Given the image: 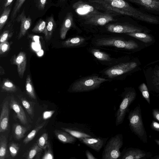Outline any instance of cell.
<instances>
[{
	"label": "cell",
	"instance_id": "6da1fadb",
	"mask_svg": "<svg viewBox=\"0 0 159 159\" xmlns=\"http://www.w3.org/2000/svg\"><path fill=\"white\" fill-rule=\"evenodd\" d=\"M96 6L106 11L131 16L137 20L152 24L154 16L144 13L131 6L124 0H89Z\"/></svg>",
	"mask_w": 159,
	"mask_h": 159
},
{
	"label": "cell",
	"instance_id": "7a4b0ae2",
	"mask_svg": "<svg viewBox=\"0 0 159 159\" xmlns=\"http://www.w3.org/2000/svg\"><path fill=\"white\" fill-rule=\"evenodd\" d=\"M129 125L131 131L144 143L147 142V136L142 119L141 109L138 105L129 113Z\"/></svg>",
	"mask_w": 159,
	"mask_h": 159
},
{
	"label": "cell",
	"instance_id": "3957f363",
	"mask_svg": "<svg viewBox=\"0 0 159 159\" xmlns=\"http://www.w3.org/2000/svg\"><path fill=\"white\" fill-rule=\"evenodd\" d=\"M107 80L98 76H92L82 79L75 82L69 90L71 92H85L98 88L101 84Z\"/></svg>",
	"mask_w": 159,
	"mask_h": 159
},
{
	"label": "cell",
	"instance_id": "277c9868",
	"mask_svg": "<svg viewBox=\"0 0 159 159\" xmlns=\"http://www.w3.org/2000/svg\"><path fill=\"white\" fill-rule=\"evenodd\" d=\"M123 137L118 134L112 137L105 146L102 153V159H116L121 156L120 149L123 145Z\"/></svg>",
	"mask_w": 159,
	"mask_h": 159
},
{
	"label": "cell",
	"instance_id": "5b68a950",
	"mask_svg": "<svg viewBox=\"0 0 159 159\" xmlns=\"http://www.w3.org/2000/svg\"><path fill=\"white\" fill-rule=\"evenodd\" d=\"M136 95L135 92L133 90L127 91L122 95L121 102L116 114V126L123 122L129 107L135 100Z\"/></svg>",
	"mask_w": 159,
	"mask_h": 159
},
{
	"label": "cell",
	"instance_id": "8992f818",
	"mask_svg": "<svg viewBox=\"0 0 159 159\" xmlns=\"http://www.w3.org/2000/svg\"><path fill=\"white\" fill-rule=\"evenodd\" d=\"M96 43L98 46H111L129 50L138 47L137 43L133 41H125L114 38L102 39L98 40Z\"/></svg>",
	"mask_w": 159,
	"mask_h": 159
},
{
	"label": "cell",
	"instance_id": "52a82bcc",
	"mask_svg": "<svg viewBox=\"0 0 159 159\" xmlns=\"http://www.w3.org/2000/svg\"><path fill=\"white\" fill-rule=\"evenodd\" d=\"M72 7L78 15L85 20L101 12L92 6L81 0L73 4Z\"/></svg>",
	"mask_w": 159,
	"mask_h": 159
},
{
	"label": "cell",
	"instance_id": "ba28073f",
	"mask_svg": "<svg viewBox=\"0 0 159 159\" xmlns=\"http://www.w3.org/2000/svg\"><path fill=\"white\" fill-rule=\"evenodd\" d=\"M137 65V63L134 62L122 63L107 70L105 74L109 78H112L131 71Z\"/></svg>",
	"mask_w": 159,
	"mask_h": 159
},
{
	"label": "cell",
	"instance_id": "9c48e42d",
	"mask_svg": "<svg viewBox=\"0 0 159 159\" xmlns=\"http://www.w3.org/2000/svg\"><path fill=\"white\" fill-rule=\"evenodd\" d=\"M1 108L0 132L1 133L7 130L8 128L10 107L8 97L3 100Z\"/></svg>",
	"mask_w": 159,
	"mask_h": 159
},
{
	"label": "cell",
	"instance_id": "30bf717a",
	"mask_svg": "<svg viewBox=\"0 0 159 159\" xmlns=\"http://www.w3.org/2000/svg\"><path fill=\"white\" fill-rule=\"evenodd\" d=\"M9 105L10 108L14 111L16 117L20 122L24 125H27L28 122L25 113L21 105L13 95L10 97Z\"/></svg>",
	"mask_w": 159,
	"mask_h": 159
},
{
	"label": "cell",
	"instance_id": "8fae6325",
	"mask_svg": "<svg viewBox=\"0 0 159 159\" xmlns=\"http://www.w3.org/2000/svg\"><path fill=\"white\" fill-rule=\"evenodd\" d=\"M115 20L111 14L100 12L85 20L84 23L86 24L103 26L110 22Z\"/></svg>",
	"mask_w": 159,
	"mask_h": 159
},
{
	"label": "cell",
	"instance_id": "7c38bea8",
	"mask_svg": "<svg viewBox=\"0 0 159 159\" xmlns=\"http://www.w3.org/2000/svg\"><path fill=\"white\" fill-rule=\"evenodd\" d=\"M107 30L116 33H131L141 32L143 31L142 28L129 25L111 24L107 27Z\"/></svg>",
	"mask_w": 159,
	"mask_h": 159
},
{
	"label": "cell",
	"instance_id": "4fadbf2b",
	"mask_svg": "<svg viewBox=\"0 0 159 159\" xmlns=\"http://www.w3.org/2000/svg\"><path fill=\"white\" fill-rule=\"evenodd\" d=\"M107 139L94 137L82 138L78 139V140L82 143L98 152L105 144Z\"/></svg>",
	"mask_w": 159,
	"mask_h": 159
},
{
	"label": "cell",
	"instance_id": "5bb4252c",
	"mask_svg": "<svg viewBox=\"0 0 159 159\" xmlns=\"http://www.w3.org/2000/svg\"><path fill=\"white\" fill-rule=\"evenodd\" d=\"M16 20L17 22L20 23V30L18 37V39H19L26 34L30 28L32 20L29 16L26 17L24 9L21 13L17 17Z\"/></svg>",
	"mask_w": 159,
	"mask_h": 159
},
{
	"label": "cell",
	"instance_id": "9a60e30c",
	"mask_svg": "<svg viewBox=\"0 0 159 159\" xmlns=\"http://www.w3.org/2000/svg\"><path fill=\"white\" fill-rule=\"evenodd\" d=\"M13 63L17 66L18 75L20 78H22L26 66L27 58L25 53L21 52L16 56H14Z\"/></svg>",
	"mask_w": 159,
	"mask_h": 159
},
{
	"label": "cell",
	"instance_id": "2e32d148",
	"mask_svg": "<svg viewBox=\"0 0 159 159\" xmlns=\"http://www.w3.org/2000/svg\"><path fill=\"white\" fill-rule=\"evenodd\" d=\"M150 154L138 148H129L127 149L122 155V159H139L149 158Z\"/></svg>",
	"mask_w": 159,
	"mask_h": 159
},
{
	"label": "cell",
	"instance_id": "e0dca14e",
	"mask_svg": "<svg viewBox=\"0 0 159 159\" xmlns=\"http://www.w3.org/2000/svg\"><path fill=\"white\" fill-rule=\"evenodd\" d=\"M143 7L148 11L159 12V0H127Z\"/></svg>",
	"mask_w": 159,
	"mask_h": 159
},
{
	"label": "cell",
	"instance_id": "ac0fdd59",
	"mask_svg": "<svg viewBox=\"0 0 159 159\" xmlns=\"http://www.w3.org/2000/svg\"><path fill=\"white\" fill-rule=\"evenodd\" d=\"M73 24V15L71 12L66 14L61 26L60 30V37L63 39L66 38V34Z\"/></svg>",
	"mask_w": 159,
	"mask_h": 159
},
{
	"label": "cell",
	"instance_id": "d6986e66",
	"mask_svg": "<svg viewBox=\"0 0 159 159\" xmlns=\"http://www.w3.org/2000/svg\"><path fill=\"white\" fill-rule=\"evenodd\" d=\"M62 130L67 132L78 139L82 138L94 137L90 132H86L83 129L77 127H61Z\"/></svg>",
	"mask_w": 159,
	"mask_h": 159
},
{
	"label": "cell",
	"instance_id": "ffe728a7",
	"mask_svg": "<svg viewBox=\"0 0 159 159\" xmlns=\"http://www.w3.org/2000/svg\"><path fill=\"white\" fill-rule=\"evenodd\" d=\"M54 133L56 138L63 143L74 144L77 141L76 138L63 130L55 129Z\"/></svg>",
	"mask_w": 159,
	"mask_h": 159
},
{
	"label": "cell",
	"instance_id": "44dd1931",
	"mask_svg": "<svg viewBox=\"0 0 159 159\" xmlns=\"http://www.w3.org/2000/svg\"><path fill=\"white\" fill-rule=\"evenodd\" d=\"M29 128L18 123H14L12 126V133L15 139L20 140L24 138Z\"/></svg>",
	"mask_w": 159,
	"mask_h": 159
},
{
	"label": "cell",
	"instance_id": "7402d4cb",
	"mask_svg": "<svg viewBox=\"0 0 159 159\" xmlns=\"http://www.w3.org/2000/svg\"><path fill=\"white\" fill-rule=\"evenodd\" d=\"M46 26L43 33L45 39L48 41L51 38L53 32L55 29L56 23L53 16L49 17L46 20Z\"/></svg>",
	"mask_w": 159,
	"mask_h": 159
},
{
	"label": "cell",
	"instance_id": "603a6c76",
	"mask_svg": "<svg viewBox=\"0 0 159 159\" xmlns=\"http://www.w3.org/2000/svg\"><path fill=\"white\" fill-rule=\"evenodd\" d=\"M10 158L7 147V139L6 136L1 135L0 136V159Z\"/></svg>",
	"mask_w": 159,
	"mask_h": 159
},
{
	"label": "cell",
	"instance_id": "cb8c5ba5",
	"mask_svg": "<svg viewBox=\"0 0 159 159\" xmlns=\"http://www.w3.org/2000/svg\"><path fill=\"white\" fill-rule=\"evenodd\" d=\"M18 97L30 117L33 118L34 115V106L35 103L29 101L21 95H18Z\"/></svg>",
	"mask_w": 159,
	"mask_h": 159
},
{
	"label": "cell",
	"instance_id": "d4e9b609",
	"mask_svg": "<svg viewBox=\"0 0 159 159\" xmlns=\"http://www.w3.org/2000/svg\"><path fill=\"white\" fill-rule=\"evenodd\" d=\"M84 39L81 37H75L69 38L62 43L63 47H70L80 45L84 43Z\"/></svg>",
	"mask_w": 159,
	"mask_h": 159
},
{
	"label": "cell",
	"instance_id": "484cf974",
	"mask_svg": "<svg viewBox=\"0 0 159 159\" xmlns=\"http://www.w3.org/2000/svg\"><path fill=\"white\" fill-rule=\"evenodd\" d=\"M43 149L38 145L36 143L24 154L22 157L27 159H32L39 153L42 152Z\"/></svg>",
	"mask_w": 159,
	"mask_h": 159
},
{
	"label": "cell",
	"instance_id": "4316f807",
	"mask_svg": "<svg viewBox=\"0 0 159 159\" xmlns=\"http://www.w3.org/2000/svg\"><path fill=\"white\" fill-rule=\"evenodd\" d=\"M1 89L2 92L12 93L16 92L17 88L11 80L6 79L3 81L1 84Z\"/></svg>",
	"mask_w": 159,
	"mask_h": 159
},
{
	"label": "cell",
	"instance_id": "83f0119b",
	"mask_svg": "<svg viewBox=\"0 0 159 159\" xmlns=\"http://www.w3.org/2000/svg\"><path fill=\"white\" fill-rule=\"evenodd\" d=\"M46 121H44L41 124L37 125L23 140V143L26 144L33 140L39 131L46 125Z\"/></svg>",
	"mask_w": 159,
	"mask_h": 159
},
{
	"label": "cell",
	"instance_id": "f1b7e54d",
	"mask_svg": "<svg viewBox=\"0 0 159 159\" xmlns=\"http://www.w3.org/2000/svg\"><path fill=\"white\" fill-rule=\"evenodd\" d=\"M25 89L27 94L33 99H36V96L30 75H27L25 82Z\"/></svg>",
	"mask_w": 159,
	"mask_h": 159
},
{
	"label": "cell",
	"instance_id": "f546056e",
	"mask_svg": "<svg viewBox=\"0 0 159 159\" xmlns=\"http://www.w3.org/2000/svg\"><path fill=\"white\" fill-rule=\"evenodd\" d=\"M126 34L146 43L151 42L152 40V37L150 35L144 33L134 32Z\"/></svg>",
	"mask_w": 159,
	"mask_h": 159
},
{
	"label": "cell",
	"instance_id": "4dcf8cb0",
	"mask_svg": "<svg viewBox=\"0 0 159 159\" xmlns=\"http://www.w3.org/2000/svg\"><path fill=\"white\" fill-rule=\"evenodd\" d=\"M20 144L12 142L8 145V150L10 157L11 158H15L18 154L20 149Z\"/></svg>",
	"mask_w": 159,
	"mask_h": 159
},
{
	"label": "cell",
	"instance_id": "1f68e13d",
	"mask_svg": "<svg viewBox=\"0 0 159 159\" xmlns=\"http://www.w3.org/2000/svg\"><path fill=\"white\" fill-rule=\"evenodd\" d=\"M11 11V7L9 6L5 7L0 17V30H1L6 24Z\"/></svg>",
	"mask_w": 159,
	"mask_h": 159
},
{
	"label": "cell",
	"instance_id": "d6a6232c",
	"mask_svg": "<svg viewBox=\"0 0 159 159\" xmlns=\"http://www.w3.org/2000/svg\"><path fill=\"white\" fill-rule=\"evenodd\" d=\"M91 52L94 56L100 60L109 61L111 60V58L108 54L98 50L93 49Z\"/></svg>",
	"mask_w": 159,
	"mask_h": 159
},
{
	"label": "cell",
	"instance_id": "836d02e7",
	"mask_svg": "<svg viewBox=\"0 0 159 159\" xmlns=\"http://www.w3.org/2000/svg\"><path fill=\"white\" fill-rule=\"evenodd\" d=\"M48 134L47 133L43 134L36 141L38 145L43 149L45 150L47 147L48 141Z\"/></svg>",
	"mask_w": 159,
	"mask_h": 159
},
{
	"label": "cell",
	"instance_id": "e575fe53",
	"mask_svg": "<svg viewBox=\"0 0 159 159\" xmlns=\"http://www.w3.org/2000/svg\"><path fill=\"white\" fill-rule=\"evenodd\" d=\"M46 21L41 19L38 22L32 31L35 33H43L46 27Z\"/></svg>",
	"mask_w": 159,
	"mask_h": 159
},
{
	"label": "cell",
	"instance_id": "d590c367",
	"mask_svg": "<svg viewBox=\"0 0 159 159\" xmlns=\"http://www.w3.org/2000/svg\"><path fill=\"white\" fill-rule=\"evenodd\" d=\"M26 0H16L11 15V19L13 21Z\"/></svg>",
	"mask_w": 159,
	"mask_h": 159
},
{
	"label": "cell",
	"instance_id": "8d00e7d4",
	"mask_svg": "<svg viewBox=\"0 0 159 159\" xmlns=\"http://www.w3.org/2000/svg\"><path fill=\"white\" fill-rule=\"evenodd\" d=\"M45 151L41 159H53V154L50 142L48 141L47 148L45 149Z\"/></svg>",
	"mask_w": 159,
	"mask_h": 159
},
{
	"label": "cell",
	"instance_id": "74e56055",
	"mask_svg": "<svg viewBox=\"0 0 159 159\" xmlns=\"http://www.w3.org/2000/svg\"><path fill=\"white\" fill-rule=\"evenodd\" d=\"M139 89L141 91L143 98L148 103L150 104L149 93L148 88L144 83H143L139 86Z\"/></svg>",
	"mask_w": 159,
	"mask_h": 159
},
{
	"label": "cell",
	"instance_id": "f35d334b",
	"mask_svg": "<svg viewBox=\"0 0 159 159\" xmlns=\"http://www.w3.org/2000/svg\"><path fill=\"white\" fill-rule=\"evenodd\" d=\"M12 35V33H10L8 30L4 31L0 36V43L6 41Z\"/></svg>",
	"mask_w": 159,
	"mask_h": 159
},
{
	"label": "cell",
	"instance_id": "ab89813d",
	"mask_svg": "<svg viewBox=\"0 0 159 159\" xmlns=\"http://www.w3.org/2000/svg\"><path fill=\"white\" fill-rule=\"evenodd\" d=\"M10 45L9 43L6 41L0 44V54L1 55L5 53L9 49Z\"/></svg>",
	"mask_w": 159,
	"mask_h": 159
},
{
	"label": "cell",
	"instance_id": "60d3db41",
	"mask_svg": "<svg viewBox=\"0 0 159 159\" xmlns=\"http://www.w3.org/2000/svg\"><path fill=\"white\" fill-rule=\"evenodd\" d=\"M47 0H35L36 7L40 10H43L45 8Z\"/></svg>",
	"mask_w": 159,
	"mask_h": 159
},
{
	"label": "cell",
	"instance_id": "b9f144b4",
	"mask_svg": "<svg viewBox=\"0 0 159 159\" xmlns=\"http://www.w3.org/2000/svg\"><path fill=\"white\" fill-rule=\"evenodd\" d=\"M54 112L55 111L54 110L44 111L42 115L43 119L45 120L49 118L52 116Z\"/></svg>",
	"mask_w": 159,
	"mask_h": 159
},
{
	"label": "cell",
	"instance_id": "7bdbcfd3",
	"mask_svg": "<svg viewBox=\"0 0 159 159\" xmlns=\"http://www.w3.org/2000/svg\"><path fill=\"white\" fill-rule=\"evenodd\" d=\"M151 128L159 132V123L155 121H152L151 125Z\"/></svg>",
	"mask_w": 159,
	"mask_h": 159
},
{
	"label": "cell",
	"instance_id": "ee69618b",
	"mask_svg": "<svg viewBox=\"0 0 159 159\" xmlns=\"http://www.w3.org/2000/svg\"><path fill=\"white\" fill-rule=\"evenodd\" d=\"M152 115L153 117L159 121V110L158 109H153L152 110Z\"/></svg>",
	"mask_w": 159,
	"mask_h": 159
},
{
	"label": "cell",
	"instance_id": "f6af8a7d",
	"mask_svg": "<svg viewBox=\"0 0 159 159\" xmlns=\"http://www.w3.org/2000/svg\"><path fill=\"white\" fill-rule=\"evenodd\" d=\"M85 155L88 159H97L88 150L85 151Z\"/></svg>",
	"mask_w": 159,
	"mask_h": 159
},
{
	"label": "cell",
	"instance_id": "bcb514c9",
	"mask_svg": "<svg viewBox=\"0 0 159 159\" xmlns=\"http://www.w3.org/2000/svg\"><path fill=\"white\" fill-rule=\"evenodd\" d=\"M13 0H6L4 4L5 7H6L10 6Z\"/></svg>",
	"mask_w": 159,
	"mask_h": 159
},
{
	"label": "cell",
	"instance_id": "7dc6e473",
	"mask_svg": "<svg viewBox=\"0 0 159 159\" xmlns=\"http://www.w3.org/2000/svg\"><path fill=\"white\" fill-rule=\"evenodd\" d=\"M155 141L156 143L159 145V139H155Z\"/></svg>",
	"mask_w": 159,
	"mask_h": 159
},
{
	"label": "cell",
	"instance_id": "c3c4849f",
	"mask_svg": "<svg viewBox=\"0 0 159 159\" xmlns=\"http://www.w3.org/2000/svg\"><path fill=\"white\" fill-rule=\"evenodd\" d=\"M153 158H155L156 159H159V156H155Z\"/></svg>",
	"mask_w": 159,
	"mask_h": 159
},
{
	"label": "cell",
	"instance_id": "681fc988",
	"mask_svg": "<svg viewBox=\"0 0 159 159\" xmlns=\"http://www.w3.org/2000/svg\"><path fill=\"white\" fill-rule=\"evenodd\" d=\"M157 75H158V85H159V71Z\"/></svg>",
	"mask_w": 159,
	"mask_h": 159
},
{
	"label": "cell",
	"instance_id": "f907efd6",
	"mask_svg": "<svg viewBox=\"0 0 159 159\" xmlns=\"http://www.w3.org/2000/svg\"><path fill=\"white\" fill-rule=\"evenodd\" d=\"M61 0V1H64V0Z\"/></svg>",
	"mask_w": 159,
	"mask_h": 159
}]
</instances>
